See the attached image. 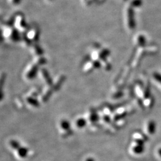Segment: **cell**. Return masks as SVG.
Segmentation results:
<instances>
[{"label":"cell","mask_w":161,"mask_h":161,"mask_svg":"<svg viewBox=\"0 0 161 161\" xmlns=\"http://www.w3.org/2000/svg\"><path fill=\"white\" fill-rule=\"evenodd\" d=\"M2 37L4 40L10 43H16L21 40V34L13 26V25L5 23L1 27Z\"/></svg>","instance_id":"cell-1"},{"label":"cell","mask_w":161,"mask_h":161,"mask_svg":"<svg viewBox=\"0 0 161 161\" xmlns=\"http://www.w3.org/2000/svg\"><path fill=\"white\" fill-rule=\"evenodd\" d=\"M12 25L20 34H25L29 28L24 14L21 13L16 14L13 18Z\"/></svg>","instance_id":"cell-2"},{"label":"cell","mask_w":161,"mask_h":161,"mask_svg":"<svg viewBox=\"0 0 161 161\" xmlns=\"http://www.w3.org/2000/svg\"><path fill=\"white\" fill-rule=\"evenodd\" d=\"M40 68L37 65L31 62L25 68L23 72V79L28 81L33 80L37 76Z\"/></svg>","instance_id":"cell-3"},{"label":"cell","mask_w":161,"mask_h":161,"mask_svg":"<svg viewBox=\"0 0 161 161\" xmlns=\"http://www.w3.org/2000/svg\"><path fill=\"white\" fill-rule=\"evenodd\" d=\"M37 76L45 86H50L52 85L53 80L48 70L44 68H40Z\"/></svg>","instance_id":"cell-4"},{"label":"cell","mask_w":161,"mask_h":161,"mask_svg":"<svg viewBox=\"0 0 161 161\" xmlns=\"http://www.w3.org/2000/svg\"><path fill=\"white\" fill-rule=\"evenodd\" d=\"M40 30L37 26H32L29 28L25 34L32 42L35 43L38 42L40 40Z\"/></svg>","instance_id":"cell-5"},{"label":"cell","mask_w":161,"mask_h":161,"mask_svg":"<svg viewBox=\"0 0 161 161\" xmlns=\"http://www.w3.org/2000/svg\"><path fill=\"white\" fill-rule=\"evenodd\" d=\"M53 93H54V91L51 85L45 86V88L41 90L40 94L38 97L40 103L47 102L50 99Z\"/></svg>","instance_id":"cell-6"},{"label":"cell","mask_w":161,"mask_h":161,"mask_svg":"<svg viewBox=\"0 0 161 161\" xmlns=\"http://www.w3.org/2000/svg\"><path fill=\"white\" fill-rule=\"evenodd\" d=\"M66 80L65 75L63 74H60L57 75L53 80V83L51 87H53L54 92L59 91L60 88L62 87Z\"/></svg>","instance_id":"cell-7"},{"label":"cell","mask_w":161,"mask_h":161,"mask_svg":"<svg viewBox=\"0 0 161 161\" xmlns=\"http://www.w3.org/2000/svg\"><path fill=\"white\" fill-rule=\"evenodd\" d=\"M29 49L31 54L34 57L43 56V54H44L43 48L41 47L40 45H39L37 42L33 43L32 44V45L29 47Z\"/></svg>","instance_id":"cell-8"},{"label":"cell","mask_w":161,"mask_h":161,"mask_svg":"<svg viewBox=\"0 0 161 161\" xmlns=\"http://www.w3.org/2000/svg\"><path fill=\"white\" fill-rule=\"evenodd\" d=\"M25 100L27 105L32 108H37L40 106V102L39 101L38 97L27 94Z\"/></svg>","instance_id":"cell-9"},{"label":"cell","mask_w":161,"mask_h":161,"mask_svg":"<svg viewBox=\"0 0 161 161\" xmlns=\"http://www.w3.org/2000/svg\"><path fill=\"white\" fill-rule=\"evenodd\" d=\"M6 77V74L4 72H0V102L4 97V86Z\"/></svg>","instance_id":"cell-10"},{"label":"cell","mask_w":161,"mask_h":161,"mask_svg":"<svg viewBox=\"0 0 161 161\" xmlns=\"http://www.w3.org/2000/svg\"><path fill=\"white\" fill-rule=\"evenodd\" d=\"M32 62L37 65L38 67L41 68L42 66H44L47 63V60L44 56H40L34 57Z\"/></svg>","instance_id":"cell-11"},{"label":"cell","mask_w":161,"mask_h":161,"mask_svg":"<svg viewBox=\"0 0 161 161\" xmlns=\"http://www.w3.org/2000/svg\"><path fill=\"white\" fill-rule=\"evenodd\" d=\"M17 153L18 156L20 158H25L27 157L28 153H29V150L28 148L25 147H23V146H20L18 150H17Z\"/></svg>","instance_id":"cell-12"},{"label":"cell","mask_w":161,"mask_h":161,"mask_svg":"<svg viewBox=\"0 0 161 161\" xmlns=\"http://www.w3.org/2000/svg\"><path fill=\"white\" fill-rule=\"evenodd\" d=\"M19 42L21 44L22 46H23V47H25V48H29V47L33 44V42H32L26 37L25 34H23V35H22L21 40Z\"/></svg>","instance_id":"cell-13"},{"label":"cell","mask_w":161,"mask_h":161,"mask_svg":"<svg viewBox=\"0 0 161 161\" xmlns=\"http://www.w3.org/2000/svg\"><path fill=\"white\" fill-rule=\"evenodd\" d=\"M60 127L62 128V129L65 131H70L71 129V124L69 121L65 120H63L60 122Z\"/></svg>","instance_id":"cell-14"},{"label":"cell","mask_w":161,"mask_h":161,"mask_svg":"<svg viewBox=\"0 0 161 161\" xmlns=\"http://www.w3.org/2000/svg\"><path fill=\"white\" fill-rule=\"evenodd\" d=\"M9 144H10V147L15 150H18L19 148L21 146V144L19 143V141H17V140H12L10 141Z\"/></svg>","instance_id":"cell-15"},{"label":"cell","mask_w":161,"mask_h":161,"mask_svg":"<svg viewBox=\"0 0 161 161\" xmlns=\"http://www.w3.org/2000/svg\"><path fill=\"white\" fill-rule=\"evenodd\" d=\"M86 124V122L84 119H79L76 122V125L78 127L82 128L84 127Z\"/></svg>","instance_id":"cell-16"},{"label":"cell","mask_w":161,"mask_h":161,"mask_svg":"<svg viewBox=\"0 0 161 161\" xmlns=\"http://www.w3.org/2000/svg\"><path fill=\"white\" fill-rule=\"evenodd\" d=\"M8 1L11 5L16 6L20 3V0H8Z\"/></svg>","instance_id":"cell-17"},{"label":"cell","mask_w":161,"mask_h":161,"mask_svg":"<svg viewBox=\"0 0 161 161\" xmlns=\"http://www.w3.org/2000/svg\"><path fill=\"white\" fill-rule=\"evenodd\" d=\"M4 40L3 37H2V29L1 27H0V43L2 42V41Z\"/></svg>","instance_id":"cell-18"},{"label":"cell","mask_w":161,"mask_h":161,"mask_svg":"<svg viewBox=\"0 0 161 161\" xmlns=\"http://www.w3.org/2000/svg\"><path fill=\"white\" fill-rule=\"evenodd\" d=\"M46 1H47V2H51V1H52L53 0H45Z\"/></svg>","instance_id":"cell-19"}]
</instances>
